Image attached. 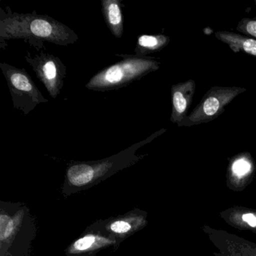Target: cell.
<instances>
[{"label": "cell", "instance_id": "6da1fadb", "mask_svg": "<svg viewBox=\"0 0 256 256\" xmlns=\"http://www.w3.org/2000/svg\"><path fill=\"white\" fill-rule=\"evenodd\" d=\"M24 40L40 50L44 42L60 46L74 44L78 36L67 25L44 14L14 12L10 7L0 8V48H6V42Z\"/></svg>", "mask_w": 256, "mask_h": 256}, {"label": "cell", "instance_id": "7a4b0ae2", "mask_svg": "<svg viewBox=\"0 0 256 256\" xmlns=\"http://www.w3.org/2000/svg\"><path fill=\"white\" fill-rule=\"evenodd\" d=\"M166 132L162 128L116 155L97 161L78 162L70 164L66 175L65 185L70 190H83L108 178L116 172L134 164L140 158L136 151Z\"/></svg>", "mask_w": 256, "mask_h": 256}, {"label": "cell", "instance_id": "3957f363", "mask_svg": "<svg viewBox=\"0 0 256 256\" xmlns=\"http://www.w3.org/2000/svg\"><path fill=\"white\" fill-rule=\"evenodd\" d=\"M122 60L106 67L92 76L85 88L90 90L108 92L128 86L160 68L152 56L118 54Z\"/></svg>", "mask_w": 256, "mask_h": 256}, {"label": "cell", "instance_id": "277c9868", "mask_svg": "<svg viewBox=\"0 0 256 256\" xmlns=\"http://www.w3.org/2000/svg\"><path fill=\"white\" fill-rule=\"evenodd\" d=\"M0 68L6 80L14 108L28 115L41 103L48 102L24 68L6 62H1Z\"/></svg>", "mask_w": 256, "mask_h": 256}, {"label": "cell", "instance_id": "5b68a950", "mask_svg": "<svg viewBox=\"0 0 256 256\" xmlns=\"http://www.w3.org/2000/svg\"><path fill=\"white\" fill-rule=\"evenodd\" d=\"M246 91V88L240 86H212L178 126L191 127L214 120L224 112L228 104Z\"/></svg>", "mask_w": 256, "mask_h": 256}, {"label": "cell", "instance_id": "8992f818", "mask_svg": "<svg viewBox=\"0 0 256 256\" xmlns=\"http://www.w3.org/2000/svg\"><path fill=\"white\" fill-rule=\"evenodd\" d=\"M24 58L46 86L50 96L56 98L64 88L66 76V66L62 60L54 55L44 52L31 56L28 52Z\"/></svg>", "mask_w": 256, "mask_h": 256}, {"label": "cell", "instance_id": "52a82bcc", "mask_svg": "<svg viewBox=\"0 0 256 256\" xmlns=\"http://www.w3.org/2000/svg\"><path fill=\"white\" fill-rule=\"evenodd\" d=\"M196 88V82L192 79L172 85L170 122L179 125L188 116Z\"/></svg>", "mask_w": 256, "mask_h": 256}, {"label": "cell", "instance_id": "ba28073f", "mask_svg": "<svg viewBox=\"0 0 256 256\" xmlns=\"http://www.w3.org/2000/svg\"><path fill=\"white\" fill-rule=\"evenodd\" d=\"M146 222V218L142 214H126L109 222L106 230L110 236L126 238L144 227Z\"/></svg>", "mask_w": 256, "mask_h": 256}, {"label": "cell", "instance_id": "9c48e42d", "mask_svg": "<svg viewBox=\"0 0 256 256\" xmlns=\"http://www.w3.org/2000/svg\"><path fill=\"white\" fill-rule=\"evenodd\" d=\"M102 12L112 35L121 38L124 34L122 2L120 0H102Z\"/></svg>", "mask_w": 256, "mask_h": 256}, {"label": "cell", "instance_id": "30bf717a", "mask_svg": "<svg viewBox=\"0 0 256 256\" xmlns=\"http://www.w3.org/2000/svg\"><path fill=\"white\" fill-rule=\"evenodd\" d=\"M115 242L116 240L110 236L100 234H88L74 241L68 247V252L70 254L82 256L113 245Z\"/></svg>", "mask_w": 256, "mask_h": 256}, {"label": "cell", "instance_id": "8fae6325", "mask_svg": "<svg viewBox=\"0 0 256 256\" xmlns=\"http://www.w3.org/2000/svg\"><path fill=\"white\" fill-rule=\"evenodd\" d=\"M215 37L234 52H244L256 58V40L246 36L229 31L221 30L215 32Z\"/></svg>", "mask_w": 256, "mask_h": 256}, {"label": "cell", "instance_id": "7c38bea8", "mask_svg": "<svg viewBox=\"0 0 256 256\" xmlns=\"http://www.w3.org/2000/svg\"><path fill=\"white\" fill-rule=\"evenodd\" d=\"M170 38L162 34L140 35L138 38L134 54L138 56H148V54L160 52L170 42Z\"/></svg>", "mask_w": 256, "mask_h": 256}, {"label": "cell", "instance_id": "4fadbf2b", "mask_svg": "<svg viewBox=\"0 0 256 256\" xmlns=\"http://www.w3.org/2000/svg\"><path fill=\"white\" fill-rule=\"evenodd\" d=\"M23 214H16L13 217L1 214L0 216V240L4 244L5 241L11 239L17 230L18 227L22 221Z\"/></svg>", "mask_w": 256, "mask_h": 256}, {"label": "cell", "instance_id": "5bb4252c", "mask_svg": "<svg viewBox=\"0 0 256 256\" xmlns=\"http://www.w3.org/2000/svg\"><path fill=\"white\" fill-rule=\"evenodd\" d=\"M252 168V161L250 154L248 152H242L232 160L230 170L234 176L242 178L251 173Z\"/></svg>", "mask_w": 256, "mask_h": 256}, {"label": "cell", "instance_id": "9a60e30c", "mask_svg": "<svg viewBox=\"0 0 256 256\" xmlns=\"http://www.w3.org/2000/svg\"><path fill=\"white\" fill-rule=\"evenodd\" d=\"M236 30L242 35L256 40V17L241 19L236 26Z\"/></svg>", "mask_w": 256, "mask_h": 256}, {"label": "cell", "instance_id": "2e32d148", "mask_svg": "<svg viewBox=\"0 0 256 256\" xmlns=\"http://www.w3.org/2000/svg\"><path fill=\"white\" fill-rule=\"evenodd\" d=\"M242 220L252 227H256V217L252 214H246L242 216Z\"/></svg>", "mask_w": 256, "mask_h": 256}, {"label": "cell", "instance_id": "e0dca14e", "mask_svg": "<svg viewBox=\"0 0 256 256\" xmlns=\"http://www.w3.org/2000/svg\"><path fill=\"white\" fill-rule=\"evenodd\" d=\"M254 4H256V0H254Z\"/></svg>", "mask_w": 256, "mask_h": 256}]
</instances>
